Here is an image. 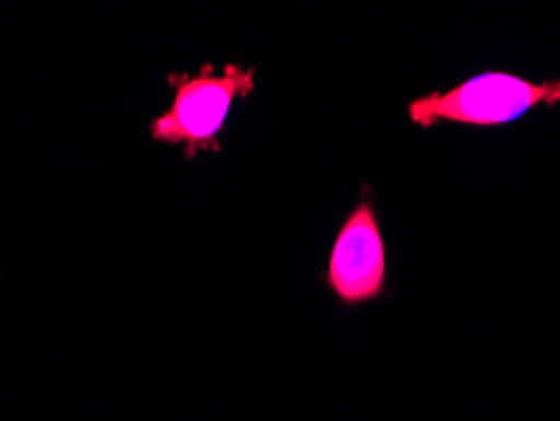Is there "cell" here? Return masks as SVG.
Returning a JSON list of instances; mask_svg holds the SVG:
<instances>
[{"label":"cell","instance_id":"cell-1","mask_svg":"<svg viewBox=\"0 0 560 421\" xmlns=\"http://www.w3.org/2000/svg\"><path fill=\"white\" fill-rule=\"evenodd\" d=\"M170 86L175 89V102L170 112L150 124V135L156 142L185 147L187 160L200 152H222V129L237 98L255 91V69L228 63L218 71L205 63L197 73H170Z\"/></svg>","mask_w":560,"mask_h":421},{"label":"cell","instance_id":"cell-2","mask_svg":"<svg viewBox=\"0 0 560 421\" xmlns=\"http://www.w3.org/2000/svg\"><path fill=\"white\" fill-rule=\"evenodd\" d=\"M538 104H560V79L535 84L505 71H485L447 91L417 96L409 102L407 114L409 121L422 129L440 124L490 129L523 119Z\"/></svg>","mask_w":560,"mask_h":421},{"label":"cell","instance_id":"cell-3","mask_svg":"<svg viewBox=\"0 0 560 421\" xmlns=\"http://www.w3.org/2000/svg\"><path fill=\"white\" fill-rule=\"evenodd\" d=\"M324 283L346 308L376 301L386 291V243L369 187L336 235Z\"/></svg>","mask_w":560,"mask_h":421}]
</instances>
